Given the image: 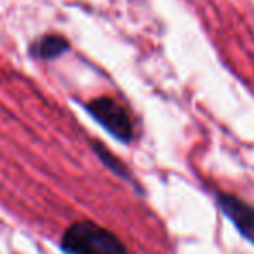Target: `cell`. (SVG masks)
Wrapping results in <instances>:
<instances>
[{
    "mask_svg": "<svg viewBox=\"0 0 254 254\" xmlns=\"http://www.w3.org/2000/svg\"><path fill=\"white\" fill-rule=\"evenodd\" d=\"M92 148H94V152L98 153V157L101 159V162L105 164V166H108L110 169H112L115 174H119V176L127 178L126 166H124V164L120 162V160L117 159V157L113 155V153H110L108 150H106L105 146L101 145V143H92Z\"/></svg>",
    "mask_w": 254,
    "mask_h": 254,
    "instance_id": "obj_5",
    "label": "cell"
},
{
    "mask_svg": "<svg viewBox=\"0 0 254 254\" xmlns=\"http://www.w3.org/2000/svg\"><path fill=\"white\" fill-rule=\"evenodd\" d=\"M70 49V44L61 35H44L30 46V54L37 60H54Z\"/></svg>",
    "mask_w": 254,
    "mask_h": 254,
    "instance_id": "obj_4",
    "label": "cell"
},
{
    "mask_svg": "<svg viewBox=\"0 0 254 254\" xmlns=\"http://www.w3.org/2000/svg\"><path fill=\"white\" fill-rule=\"evenodd\" d=\"M218 205L225 216L235 225V228L242 233L244 239L254 244V207L240 198L228 193L218 195Z\"/></svg>",
    "mask_w": 254,
    "mask_h": 254,
    "instance_id": "obj_3",
    "label": "cell"
},
{
    "mask_svg": "<svg viewBox=\"0 0 254 254\" xmlns=\"http://www.w3.org/2000/svg\"><path fill=\"white\" fill-rule=\"evenodd\" d=\"M61 249L66 254H127V247L108 228L94 221H77L63 233Z\"/></svg>",
    "mask_w": 254,
    "mask_h": 254,
    "instance_id": "obj_1",
    "label": "cell"
},
{
    "mask_svg": "<svg viewBox=\"0 0 254 254\" xmlns=\"http://www.w3.org/2000/svg\"><path fill=\"white\" fill-rule=\"evenodd\" d=\"M85 110L89 115L105 129L108 134H112L115 139L122 143H131L134 136V127L132 120L126 106L120 105L117 99L101 96L85 105Z\"/></svg>",
    "mask_w": 254,
    "mask_h": 254,
    "instance_id": "obj_2",
    "label": "cell"
}]
</instances>
